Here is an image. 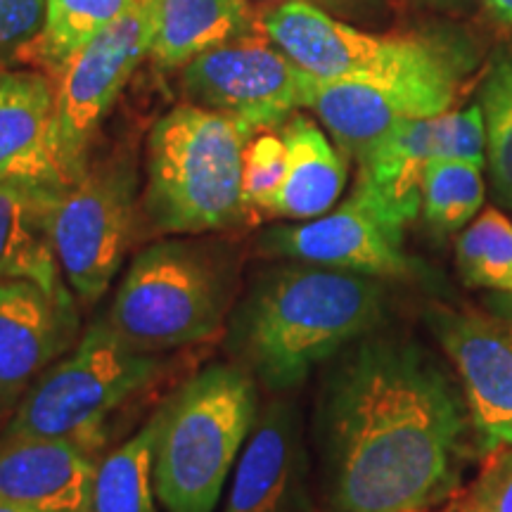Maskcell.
Wrapping results in <instances>:
<instances>
[{
  "mask_svg": "<svg viewBox=\"0 0 512 512\" xmlns=\"http://www.w3.org/2000/svg\"><path fill=\"white\" fill-rule=\"evenodd\" d=\"M138 0H46L43 24L17 62L34 64L50 79H57L83 46L110 29Z\"/></svg>",
  "mask_w": 512,
  "mask_h": 512,
  "instance_id": "cell-22",
  "label": "cell"
},
{
  "mask_svg": "<svg viewBox=\"0 0 512 512\" xmlns=\"http://www.w3.org/2000/svg\"><path fill=\"white\" fill-rule=\"evenodd\" d=\"M76 328L74 294L22 278L0 283V430L38 377L67 354Z\"/></svg>",
  "mask_w": 512,
  "mask_h": 512,
  "instance_id": "cell-12",
  "label": "cell"
},
{
  "mask_svg": "<svg viewBox=\"0 0 512 512\" xmlns=\"http://www.w3.org/2000/svg\"><path fill=\"white\" fill-rule=\"evenodd\" d=\"M46 0H0V69L17 62L43 24Z\"/></svg>",
  "mask_w": 512,
  "mask_h": 512,
  "instance_id": "cell-28",
  "label": "cell"
},
{
  "mask_svg": "<svg viewBox=\"0 0 512 512\" xmlns=\"http://www.w3.org/2000/svg\"><path fill=\"white\" fill-rule=\"evenodd\" d=\"M465 394L403 339H363L330 375L320 439L337 512H422L453 489Z\"/></svg>",
  "mask_w": 512,
  "mask_h": 512,
  "instance_id": "cell-1",
  "label": "cell"
},
{
  "mask_svg": "<svg viewBox=\"0 0 512 512\" xmlns=\"http://www.w3.org/2000/svg\"><path fill=\"white\" fill-rule=\"evenodd\" d=\"M479 107L486 126V166L496 197L512 207V55L486 76Z\"/></svg>",
  "mask_w": 512,
  "mask_h": 512,
  "instance_id": "cell-26",
  "label": "cell"
},
{
  "mask_svg": "<svg viewBox=\"0 0 512 512\" xmlns=\"http://www.w3.org/2000/svg\"><path fill=\"white\" fill-rule=\"evenodd\" d=\"M287 176V147L280 133L249 138L242 157V195L249 209L268 211Z\"/></svg>",
  "mask_w": 512,
  "mask_h": 512,
  "instance_id": "cell-27",
  "label": "cell"
},
{
  "mask_svg": "<svg viewBox=\"0 0 512 512\" xmlns=\"http://www.w3.org/2000/svg\"><path fill=\"white\" fill-rule=\"evenodd\" d=\"M60 192L0 188V283L22 278L62 297L74 294L48 238V211Z\"/></svg>",
  "mask_w": 512,
  "mask_h": 512,
  "instance_id": "cell-21",
  "label": "cell"
},
{
  "mask_svg": "<svg viewBox=\"0 0 512 512\" xmlns=\"http://www.w3.org/2000/svg\"><path fill=\"white\" fill-rule=\"evenodd\" d=\"M460 278L472 287L512 294V223L486 209L460 233L456 245Z\"/></svg>",
  "mask_w": 512,
  "mask_h": 512,
  "instance_id": "cell-25",
  "label": "cell"
},
{
  "mask_svg": "<svg viewBox=\"0 0 512 512\" xmlns=\"http://www.w3.org/2000/svg\"><path fill=\"white\" fill-rule=\"evenodd\" d=\"M484 204L482 166L458 159H434L422 176V207L427 223L439 233H456Z\"/></svg>",
  "mask_w": 512,
  "mask_h": 512,
  "instance_id": "cell-24",
  "label": "cell"
},
{
  "mask_svg": "<svg viewBox=\"0 0 512 512\" xmlns=\"http://www.w3.org/2000/svg\"><path fill=\"white\" fill-rule=\"evenodd\" d=\"M155 432L157 418H150L133 437L98 460L91 512H157Z\"/></svg>",
  "mask_w": 512,
  "mask_h": 512,
  "instance_id": "cell-23",
  "label": "cell"
},
{
  "mask_svg": "<svg viewBox=\"0 0 512 512\" xmlns=\"http://www.w3.org/2000/svg\"><path fill=\"white\" fill-rule=\"evenodd\" d=\"M259 27L306 74L408 95L432 114L456 100V57L432 38L380 36L306 3L259 12Z\"/></svg>",
  "mask_w": 512,
  "mask_h": 512,
  "instance_id": "cell-5",
  "label": "cell"
},
{
  "mask_svg": "<svg viewBox=\"0 0 512 512\" xmlns=\"http://www.w3.org/2000/svg\"><path fill=\"white\" fill-rule=\"evenodd\" d=\"M162 354L126 344L105 320L93 323L17 406L0 439H69L100 451L105 422L162 373Z\"/></svg>",
  "mask_w": 512,
  "mask_h": 512,
  "instance_id": "cell-7",
  "label": "cell"
},
{
  "mask_svg": "<svg viewBox=\"0 0 512 512\" xmlns=\"http://www.w3.org/2000/svg\"><path fill=\"white\" fill-rule=\"evenodd\" d=\"M382 313L384 287L375 275L313 264L271 268L230 318L228 351L256 382L287 392L373 332Z\"/></svg>",
  "mask_w": 512,
  "mask_h": 512,
  "instance_id": "cell-2",
  "label": "cell"
},
{
  "mask_svg": "<svg viewBox=\"0 0 512 512\" xmlns=\"http://www.w3.org/2000/svg\"><path fill=\"white\" fill-rule=\"evenodd\" d=\"M304 479L302 422L292 406L273 401L256 415L223 512H302Z\"/></svg>",
  "mask_w": 512,
  "mask_h": 512,
  "instance_id": "cell-16",
  "label": "cell"
},
{
  "mask_svg": "<svg viewBox=\"0 0 512 512\" xmlns=\"http://www.w3.org/2000/svg\"><path fill=\"white\" fill-rule=\"evenodd\" d=\"M259 415L256 380L240 366L204 368L159 411L157 501L166 512H214Z\"/></svg>",
  "mask_w": 512,
  "mask_h": 512,
  "instance_id": "cell-3",
  "label": "cell"
},
{
  "mask_svg": "<svg viewBox=\"0 0 512 512\" xmlns=\"http://www.w3.org/2000/svg\"><path fill=\"white\" fill-rule=\"evenodd\" d=\"M133 174L124 166L88 169L48 211V238L69 290L83 306L105 297L133 238Z\"/></svg>",
  "mask_w": 512,
  "mask_h": 512,
  "instance_id": "cell-8",
  "label": "cell"
},
{
  "mask_svg": "<svg viewBox=\"0 0 512 512\" xmlns=\"http://www.w3.org/2000/svg\"><path fill=\"white\" fill-rule=\"evenodd\" d=\"M152 19L150 57L164 72L259 29L249 0H147Z\"/></svg>",
  "mask_w": 512,
  "mask_h": 512,
  "instance_id": "cell-19",
  "label": "cell"
},
{
  "mask_svg": "<svg viewBox=\"0 0 512 512\" xmlns=\"http://www.w3.org/2000/svg\"><path fill=\"white\" fill-rule=\"evenodd\" d=\"M254 133L226 114L183 102L147 138L145 209L162 233H209L235 226L249 211L242 157Z\"/></svg>",
  "mask_w": 512,
  "mask_h": 512,
  "instance_id": "cell-4",
  "label": "cell"
},
{
  "mask_svg": "<svg viewBox=\"0 0 512 512\" xmlns=\"http://www.w3.org/2000/svg\"><path fill=\"white\" fill-rule=\"evenodd\" d=\"M69 188L57 143L55 81L0 69V188Z\"/></svg>",
  "mask_w": 512,
  "mask_h": 512,
  "instance_id": "cell-15",
  "label": "cell"
},
{
  "mask_svg": "<svg viewBox=\"0 0 512 512\" xmlns=\"http://www.w3.org/2000/svg\"><path fill=\"white\" fill-rule=\"evenodd\" d=\"M0 512H41V510L27 508V505H17V503H5V501H0Z\"/></svg>",
  "mask_w": 512,
  "mask_h": 512,
  "instance_id": "cell-32",
  "label": "cell"
},
{
  "mask_svg": "<svg viewBox=\"0 0 512 512\" xmlns=\"http://www.w3.org/2000/svg\"><path fill=\"white\" fill-rule=\"evenodd\" d=\"M422 3H432V5H444V8H451V5H456V0H422Z\"/></svg>",
  "mask_w": 512,
  "mask_h": 512,
  "instance_id": "cell-33",
  "label": "cell"
},
{
  "mask_svg": "<svg viewBox=\"0 0 512 512\" xmlns=\"http://www.w3.org/2000/svg\"><path fill=\"white\" fill-rule=\"evenodd\" d=\"M302 107L323 121L339 150L356 162L406 119L437 117L408 95L368 83L325 81L311 74H304Z\"/></svg>",
  "mask_w": 512,
  "mask_h": 512,
  "instance_id": "cell-18",
  "label": "cell"
},
{
  "mask_svg": "<svg viewBox=\"0 0 512 512\" xmlns=\"http://www.w3.org/2000/svg\"><path fill=\"white\" fill-rule=\"evenodd\" d=\"M486 8L491 10L498 22L512 29V0H484Z\"/></svg>",
  "mask_w": 512,
  "mask_h": 512,
  "instance_id": "cell-31",
  "label": "cell"
},
{
  "mask_svg": "<svg viewBox=\"0 0 512 512\" xmlns=\"http://www.w3.org/2000/svg\"><path fill=\"white\" fill-rule=\"evenodd\" d=\"M98 451L69 439H0V501L91 512Z\"/></svg>",
  "mask_w": 512,
  "mask_h": 512,
  "instance_id": "cell-17",
  "label": "cell"
},
{
  "mask_svg": "<svg viewBox=\"0 0 512 512\" xmlns=\"http://www.w3.org/2000/svg\"><path fill=\"white\" fill-rule=\"evenodd\" d=\"M432 325L486 448H512V332L477 313L441 311Z\"/></svg>",
  "mask_w": 512,
  "mask_h": 512,
  "instance_id": "cell-14",
  "label": "cell"
},
{
  "mask_svg": "<svg viewBox=\"0 0 512 512\" xmlns=\"http://www.w3.org/2000/svg\"><path fill=\"white\" fill-rule=\"evenodd\" d=\"M259 247L278 259L342 268L375 278L406 275L411 268L403 254V230L382 219L356 192L318 219L271 228Z\"/></svg>",
  "mask_w": 512,
  "mask_h": 512,
  "instance_id": "cell-13",
  "label": "cell"
},
{
  "mask_svg": "<svg viewBox=\"0 0 512 512\" xmlns=\"http://www.w3.org/2000/svg\"><path fill=\"white\" fill-rule=\"evenodd\" d=\"M280 136L287 147V176L268 214L294 221L328 214L347 185V159L304 114H292Z\"/></svg>",
  "mask_w": 512,
  "mask_h": 512,
  "instance_id": "cell-20",
  "label": "cell"
},
{
  "mask_svg": "<svg viewBox=\"0 0 512 512\" xmlns=\"http://www.w3.org/2000/svg\"><path fill=\"white\" fill-rule=\"evenodd\" d=\"M235 268L233 252L219 242H157L128 266L105 323L145 354L207 342L233 306Z\"/></svg>",
  "mask_w": 512,
  "mask_h": 512,
  "instance_id": "cell-6",
  "label": "cell"
},
{
  "mask_svg": "<svg viewBox=\"0 0 512 512\" xmlns=\"http://www.w3.org/2000/svg\"><path fill=\"white\" fill-rule=\"evenodd\" d=\"M434 159H458L484 166L486 126L482 107L406 119L358 159L354 192L382 219L406 228L422 207V176Z\"/></svg>",
  "mask_w": 512,
  "mask_h": 512,
  "instance_id": "cell-11",
  "label": "cell"
},
{
  "mask_svg": "<svg viewBox=\"0 0 512 512\" xmlns=\"http://www.w3.org/2000/svg\"><path fill=\"white\" fill-rule=\"evenodd\" d=\"M150 46V3L138 0L64 64L55 79L57 143L69 183L88 171V147L133 72L150 55Z\"/></svg>",
  "mask_w": 512,
  "mask_h": 512,
  "instance_id": "cell-10",
  "label": "cell"
},
{
  "mask_svg": "<svg viewBox=\"0 0 512 512\" xmlns=\"http://www.w3.org/2000/svg\"><path fill=\"white\" fill-rule=\"evenodd\" d=\"M458 512H512V448L486 465Z\"/></svg>",
  "mask_w": 512,
  "mask_h": 512,
  "instance_id": "cell-29",
  "label": "cell"
},
{
  "mask_svg": "<svg viewBox=\"0 0 512 512\" xmlns=\"http://www.w3.org/2000/svg\"><path fill=\"white\" fill-rule=\"evenodd\" d=\"M264 3H306L342 22L380 24L392 17V0H264Z\"/></svg>",
  "mask_w": 512,
  "mask_h": 512,
  "instance_id": "cell-30",
  "label": "cell"
},
{
  "mask_svg": "<svg viewBox=\"0 0 512 512\" xmlns=\"http://www.w3.org/2000/svg\"><path fill=\"white\" fill-rule=\"evenodd\" d=\"M304 74L259 27L185 64L181 86L190 102L240 121L256 136L302 110Z\"/></svg>",
  "mask_w": 512,
  "mask_h": 512,
  "instance_id": "cell-9",
  "label": "cell"
}]
</instances>
